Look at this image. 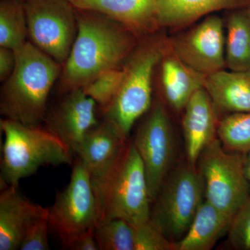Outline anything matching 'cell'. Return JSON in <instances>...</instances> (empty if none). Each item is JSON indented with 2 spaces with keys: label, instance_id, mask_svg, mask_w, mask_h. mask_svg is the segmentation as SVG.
Returning a JSON list of instances; mask_svg holds the SVG:
<instances>
[{
  "label": "cell",
  "instance_id": "obj_11",
  "mask_svg": "<svg viewBox=\"0 0 250 250\" xmlns=\"http://www.w3.org/2000/svg\"><path fill=\"white\" fill-rule=\"evenodd\" d=\"M225 21L210 14L168 37L171 48L195 71L207 75L226 68Z\"/></svg>",
  "mask_w": 250,
  "mask_h": 250
},
{
  "label": "cell",
  "instance_id": "obj_9",
  "mask_svg": "<svg viewBox=\"0 0 250 250\" xmlns=\"http://www.w3.org/2000/svg\"><path fill=\"white\" fill-rule=\"evenodd\" d=\"M30 42L63 64L78 31L76 9L67 0H26Z\"/></svg>",
  "mask_w": 250,
  "mask_h": 250
},
{
  "label": "cell",
  "instance_id": "obj_6",
  "mask_svg": "<svg viewBox=\"0 0 250 250\" xmlns=\"http://www.w3.org/2000/svg\"><path fill=\"white\" fill-rule=\"evenodd\" d=\"M205 187L197 167L188 163L171 170L152 204L150 222L167 239H182L205 201Z\"/></svg>",
  "mask_w": 250,
  "mask_h": 250
},
{
  "label": "cell",
  "instance_id": "obj_21",
  "mask_svg": "<svg viewBox=\"0 0 250 250\" xmlns=\"http://www.w3.org/2000/svg\"><path fill=\"white\" fill-rule=\"evenodd\" d=\"M225 37L226 66L231 71H250V19L246 9L228 11Z\"/></svg>",
  "mask_w": 250,
  "mask_h": 250
},
{
  "label": "cell",
  "instance_id": "obj_32",
  "mask_svg": "<svg viewBox=\"0 0 250 250\" xmlns=\"http://www.w3.org/2000/svg\"><path fill=\"white\" fill-rule=\"evenodd\" d=\"M245 9H246L247 14H248V16H249L250 19V0L249 3H248V5H247L246 7L245 8Z\"/></svg>",
  "mask_w": 250,
  "mask_h": 250
},
{
  "label": "cell",
  "instance_id": "obj_17",
  "mask_svg": "<svg viewBox=\"0 0 250 250\" xmlns=\"http://www.w3.org/2000/svg\"><path fill=\"white\" fill-rule=\"evenodd\" d=\"M250 0H158L159 29L177 32L220 11L245 9Z\"/></svg>",
  "mask_w": 250,
  "mask_h": 250
},
{
  "label": "cell",
  "instance_id": "obj_23",
  "mask_svg": "<svg viewBox=\"0 0 250 250\" xmlns=\"http://www.w3.org/2000/svg\"><path fill=\"white\" fill-rule=\"evenodd\" d=\"M218 138L224 147L232 152L250 151V111L231 113L219 123Z\"/></svg>",
  "mask_w": 250,
  "mask_h": 250
},
{
  "label": "cell",
  "instance_id": "obj_22",
  "mask_svg": "<svg viewBox=\"0 0 250 250\" xmlns=\"http://www.w3.org/2000/svg\"><path fill=\"white\" fill-rule=\"evenodd\" d=\"M28 27L24 2L0 1V47L19 48L27 42Z\"/></svg>",
  "mask_w": 250,
  "mask_h": 250
},
{
  "label": "cell",
  "instance_id": "obj_26",
  "mask_svg": "<svg viewBox=\"0 0 250 250\" xmlns=\"http://www.w3.org/2000/svg\"><path fill=\"white\" fill-rule=\"evenodd\" d=\"M228 241L233 250H250V197L233 217Z\"/></svg>",
  "mask_w": 250,
  "mask_h": 250
},
{
  "label": "cell",
  "instance_id": "obj_16",
  "mask_svg": "<svg viewBox=\"0 0 250 250\" xmlns=\"http://www.w3.org/2000/svg\"><path fill=\"white\" fill-rule=\"evenodd\" d=\"M158 67L166 103L174 111H184L193 94L203 88L205 75L195 71L177 57L171 48L168 36Z\"/></svg>",
  "mask_w": 250,
  "mask_h": 250
},
{
  "label": "cell",
  "instance_id": "obj_25",
  "mask_svg": "<svg viewBox=\"0 0 250 250\" xmlns=\"http://www.w3.org/2000/svg\"><path fill=\"white\" fill-rule=\"evenodd\" d=\"M123 77V67L111 69L99 75L82 89L103 110L116 97Z\"/></svg>",
  "mask_w": 250,
  "mask_h": 250
},
{
  "label": "cell",
  "instance_id": "obj_4",
  "mask_svg": "<svg viewBox=\"0 0 250 250\" xmlns=\"http://www.w3.org/2000/svg\"><path fill=\"white\" fill-rule=\"evenodd\" d=\"M167 37L159 31L141 39L123 65V80L116 97L103 110L104 121L125 140L136 122L152 107L153 80Z\"/></svg>",
  "mask_w": 250,
  "mask_h": 250
},
{
  "label": "cell",
  "instance_id": "obj_8",
  "mask_svg": "<svg viewBox=\"0 0 250 250\" xmlns=\"http://www.w3.org/2000/svg\"><path fill=\"white\" fill-rule=\"evenodd\" d=\"M98 220V200L91 174L83 161L77 158L70 182L57 193L49 208V227L65 248L77 236L94 229Z\"/></svg>",
  "mask_w": 250,
  "mask_h": 250
},
{
  "label": "cell",
  "instance_id": "obj_24",
  "mask_svg": "<svg viewBox=\"0 0 250 250\" xmlns=\"http://www.w3.org/2000/svg\"><path fill=\"white\" fill-rule=\"evenodd\" d=\"M95 236L100 250H134V227L121 218L98 223Z\"/></svg>",
  "mask_w": 250,
  "mask_h": 250
},
{
  "label": "cell",
  "instance_id": "obj_18",
  "mask_svg": "<svg viewBox=\"0 0 250 250\" xmlns=\"http://www.w3.org/2000/svg\"><path fill=\"white\" fill-rule=\"evenodd\" d=\"M203 88L218 112L231 114L250 111V71L224 69L207 75Z\"/></svg>",
  "mask_w": 250,
  "mask_h": 250
},
{
  "label": "cell",
  "instance_id": "obj_14",
  "mask_svg": "<svg viewBox=\"0 0 250 250\" xmlns=\"http://www.w3.org/2000/svg\"><path fill=\"white\" fill-rule=\"evenodd\" d=\"M49 212L22 196L17 188L5 184L0 195V250H20L29 225L49 217Z\"/></svg>",
  "mask_w": 250,
  "mask_h": 250
},
{
  "label": "cell",
  "instance_id": "obj_19",
  "mask_svg": "<svg viewBox=\"0 0 250 250\" xmlns=\"http://www.w3.org/2000/svg\"><path fill=\"white\" fill-rule=\"evenodd\" d=\"M127 141L104 121L85 136L75 155L88 167L92 178H97L114 163Z\"/></svg>",
  "mask_w": 250,
  "mask_h": 250
},
{
  "label": "cell",
  "instance_id": "obj_27",
  "mask_svg": "<svg viewBox=\"0 0 250 250\" xmlns=\"http://www.w3.org/2000/svg\"><path fill=\"white\" fill-rule=\"evenodd\" d=\"M133 227L134 250H173V243L167 239L153 225L150 220Z\"/></svg>",
  "mask_w": 250,
  "mask_h": 250
},
{
  "label": "cell",
  "instance_id": "obj_3",
  "mask_svg": "<svg viewBox=\"0 0 250 250\" xmlns=\"http://www.w3.org/2000/svg\"><path fill=\"white\" fill-rule=\"evenodd\" d=\"M92 179L98 200V223L121 218L137 225L150 220L152 202L146 170L132 141H126L107 170Z\"/></svg>",
  "mask_w": 250,
  "mask_h": 250
},
{
  "label": "cell",
  "instance_id": "obj_30",
  "mask_svg": "<svg viewBox=\"0 0 250 250\" xmlns=\"http://www.w3.org/2000/svg\"><path fill=\"white\" fill-rule=\"evenodd\" d=\"M65 248L72 250H100L95 236V229L77 236Z\"/></svg>",
  "mask_w": 250,
  "mask_h": 250
},
{
  "label": "cell",
  "instance_id": "obj_2",
  "mask_svg": "<svg viewBox=\"0 0 250 250\" xmlns=\"http://www.w3.org/2000/svg\"><path fill=\"white\" fill-rule=\"evenodd\" d=\"M14 51V72L1 87L0 113L5 119L38 126L45 121L49 93L62 65L30 41Z\"/></svg>",
  "mask_w": 250,
  "mask_h": 250
},
{
  "label": "cell",
  "instance_id": "obj_13",
  "mask_svg": "<svg viewBox=\"0 0 250 250\" xmlns=\"http://www.w3.org/2000/svg\"><path fill=\"white\" fill-rule=\"evenodd\" d=\"M218 111L205 88L193 94L184 109L182 128L187 162L193 167L200 154L218 138Z\"/></svg>",
  "mask_w": 250,
  "mask_h": 250
},
{
  "label": "cell",
  "instance_id": "obj_10",
  "mask_svg": "<svg viewBox=\"0 0 250 250\" xmlns=\"http://www.w3.org/2000/svg\"><path fill=\"white\" fill-rule=\"evenodd\" d=\"M146 170L152 204L172 169L174 138L168 113L160 100H155L138 127L132 141Z\"/></svg>",
  "mask_w": 250,
  "mask_h": 250
},
{
  "label": "cell",
  "instance_id": "obj_20",
  "mask_svg": "<svg viewBox=\"0 0 250 250\" xmlns=\"http://www.w3.org/2000/svg\"><path fill=\"white\" fill-rule=\"evenodd\" d=\"M231 219L205 200L185 236L173 243V250H210L228 233Z\"/></svg>",
  "mask_w": 250,
  "mask_h": 250
},
{
  "label": "cell",
  "instance_id": "obj_28",
  "mask_svg": "<svg viewBox=\"0 0 250 250\" xmlns=\"http://www.w3.org/2000/svg\"><path fill=\"white\" fill-rule=\"evenodd\" d=\"M49 227L48 217L38 219L31 223L26 231L20 250H49Z\"/></svg>",
  "mask_w": 250,
  "mask_h": 250
},
{
  "label": "cell",
  "instance_id": "obj_33",
  "mask_svg": "<svg viewBox=\"0 0 250 250\" xmlns=\"http://www.w3.org/2000/svg\"><path fill=\"white\" fill-rule=\"evenodd\" d=\"M19 1H22L23 2H24V1H26V0H19Z\"/></svg>",
  "mask_w": 250,
  "mask_h": 250
},
{
  "label": "cell",
  "instance_id": "obj_1",
  "mask_svg": "<svg viewBox=\"0 0 250 250\" xmlns=\"http://www.w3.org/2000/svg\"><path fill=\"white\" fill-rule=\"evenodd\" d=\"M78 31L62 65L59 93L82 89L103 72L123 67L141 39L96 11L76 9Z\"/></svg>",
  "mask_w": 250,
  "mask_h": 250
},
{
  "label": "cell",
  "instance_id": "obj_12",
  "mask_svg": "<svg viewBox=\"0 0 250 250\" xmlns=\"http://www.w3.org/2000/svg\"><path fill=\"white\" fill-rule=\"evenodd\" d=\"M97 103L82 89L64 95L58 105L47 112L45 128L65 143L75 154L90 130L98 126Z\"/></svg>",
  "mask_w": 250,
  "mask_h": 250
},
{
  "label": "cell",
  "instance_id": "obj_7",
  "mask_svg": "<svg viewBox=\"0 0 250 250\" xmlns=\"http://www.w3.org/2000/svg\"><path fill=\"white\" fill-rule=\"evenodd\" d=\"M246 155L228 150L216 138L204 149L197 163L205 200L231 220L250 197L245 172Z\"/></svg>",
  "mask_w": 250,
  "mask_h": 250
},
{
  "label": "cell",
  "instance_id": "obj_5",
  "mask_svg": "<svg viewBox=\"0 0 250 250\" xmlns=\"http://www.w3.org/2000/svg\"><path fill=\"white\" fill-rule=\"evenodd\" d=\"M4 141L1 159V182L18 188L22 179L47 166L72 165L74 152L45 127L1 119Z\"/></svg>",
  "mask_w": 250,
  "mask_h": 250
},
{
  "label": "cell",
  "instance_id": "obj_31",
  "mask_svg": "<svg viewBox=\"0 0 250 250\" xmlns=\"http://www.w3.org/2000/svg\"><path fill=\"white\" fill-rule=\"evenodd\" d=\"M245 172L250 189V151L247 153L245 159Z\"/></svg>",
  "mask_w": 250,
  "mask_h": 250
},
{
  "label": "cell",
  "instance_id": "obj_15",
  "mask_svg": "<svg viewBox=\"0 0 250 250\" xmlns=\"http://www.w3.org/2000/svg\"><path fill=\"white\" fill-rule=\"evenodd\" d=\"M77 9L96 11L121 23L140 39L160 31L158 0H67Z\"/></svg>",
  "mask_w": 250,
  "mask_h": 250
},
{
  "label": "cell",
  "instance_id": "obj_29",
  "mask_svg": "<svg viewBox=\"0 0 250 250\" xmlns=\"http://www.w3.org/2000/svg\"><path fill=\"white\" fill-rule=\"evenodd\" d=\"M16 54L14 49L0 47V82H5L14 72Z\"/></svg>",
  "mask_w": 250,
  "mask_h": 250
}]
</instances>
